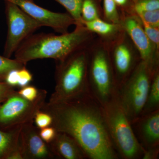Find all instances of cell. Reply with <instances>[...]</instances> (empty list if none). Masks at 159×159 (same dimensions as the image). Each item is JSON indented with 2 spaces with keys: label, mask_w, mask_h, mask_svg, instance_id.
I'll return each instance as SVG.
<instances>
[{
  "label": "cell",
  "mask_w": 159,
  "mask_h": 159,
  "mask_svg": "<svg viewBox=\"0 0 159 159\" xmlns=\"http://www.w3.org/2000/svg\"><path fill=\"white\" fill-rule=\"evenodd\" d=\"M51 115V126L74 138L88 158L117 159L102 113L91 94L63 102H45L41 109Z\"/></svg>",
  "instance_id": "1"
},
{
  "label": "cell",
  "mask_w": 159,
  "mask_h": 159,
  "mask_svg": "<svg viewBox=\"0 0 159 159\" xmlns=\"http://www.w3.org/2000/svg\"><path fill=\"white\" fill-rule=\"evenodd\" d=\"M84 25L60 35L33 34L22 43L14 53L15 58L25 65L34 60L51 58L59 61L70 54L87 48L97 37Z\"/></svg>",
  "instance_id": "2"
},
{
  "label": "cell",
  "mask_w": 159,
  "mask_h": 159,
  "mask_svg": "<svg viewBox=\"0 0 159 159\" xmlns=\"http://www.w3.org/2000/svg\"><path fill=\"white\" fill-rule=\"evenodd\" d=\"M87 48L55 61L56 84L48 102H63L91 94L88 76Z\"/></svg>",
  "instance_id": "3"
},
{
  "label": "cell",
  "mask_w": 159,
  "mask_h": 159,
  "mask_svg": "<svg viewBox=\"0 0 159 159\" xmlns=\"http://www.w3.org/2000/svg\"><path fill=\"white\" fill-rule=\"evenodd\" d=\"M87 51L90 90L102 105L113 99L118 91L108 46L97 36L88 47Z\"/></svg>",
  "instance_id": "4"
},
{
  "label": "cell",
  "mask_w": 159,
  "mask_h": 159,
  "mask_svg": "<svg viewBox=\"0 0 159 159\" xmlns=\"http://www.w3.org/2000/svg\"><path fill=\"white\" fill-rule=\"evenodd\" d=\"M101 106L109 135L119 157L142 159L145 149L135 134L130 120L119 101L118 93Z\"/></svg>",
  "instance_id": "5"
},
{
  "label": "cell",
  "mask_w": 159,
  "mask_h": 159,
  "mask_svg": "<svg viewBox=\"0 0 159 159\" xmlns=\"http://www.w3.org/2000/svg\"><path fill=\"white\" fill-rule=\"evenodd\" d=\"M159 68L141 60L127 79L118 89L119 101L131 123L142 115L154 73Z\"/></svg>",
  "instance_id": "6"
},
{
  "label": "cell",
  "mask_w": 159,
  "mask_h": 159,
  "mask_svg": "<svg viewBox=\"0 0 159 159\" xmlns=\"http://www.w3.org/2000/svg\"><path fill=\"white\" fill-rule=\"evenodd\" d=\"M47 92L39 89L34 101L27 100L16 91L0 106V125L12 130L34 122L35 115L45 103Z\"/></svg>",
  "instance_id": "7"
},
{
  "label": "cell",
  "mask_w": 159,
  "mask_h": 159,
  "mask_svg": "<svg viewBox=\"0 0 159 159\" xmlns=\"http://www.w3.org/2000/svg\"><path fill=\"white\" fill-rule=\"evenodd\" d=\"M5 3L8 29L3 56L11 58L22 43L43 26L15 4Z\"/></svg>",
  "instance_id": "8"
},
{
  "label": "cell",
  "mask_w": 159,
  "mask_h": 159,
  "mask_svg": "<svg viewBox=\"0 0 159 159\" xmlns=\"http://www.w3.org/2000/svg\"><path fill=\"white\" fill-rule=\"evenodd\" d=\"M107 45L119 89L142 59L139 51L125 31L116 39Z\"/></svg>",
  "instance_id": "9"
},
{
  "label": "cell",
  "mask_w": 159,
  "mask_h": 159,
  "mask_svg": "<svg viewBox=\"0 0 159 159\" xmlns=\"http://www.w3.org/2000/svg\"><path fill=\"white\" fill-rule=\"evenodd\" d=\"M4 1L15 4L29 16L40 23L43 26L52 28L57 33H67L69 28L71 25H76V21L68 13L50 11L38 6L33 0Z\"/></svg>",
  "instance_id": "10"
},
{
  "label": "cell",
  "mask_w": 159,
  "mask_h": 159,
  "mask_svg": "<svg viewBox=\"0 0 159 159\" xmlns=\"http://www.w3.org/2000/svg\"><path fill=\"white\" fill-rule=\"evenodd\" d=\"M121 13L120 25L139 51L141 59L153 64H159V50L147 37L139 16L136 14Z\"/></svg>",
  "instance_id": "11"
},
{
  "label": "cell",
  "mask_w": 159,
  "mask_h": 159,
  "mask_svg": "<svg viewBox=\"0 0 159 159\" xmlns=\"http://www.w3.org/2000/svg\"><path fill=\"white\" fill-rule=\"evenodd\" d=\"M39 129L33 122L23 125L20 132L19 144L24 159L54 158L48 144L42 139Z\"/></svg>",
  "instance_id": "12"
},
{
  "label": "cell",
  "mask_w": 159,
  "mask_h": 159,
  "mask_svg": "<svg viewBox=\"0 0 159 159\" xmlns=\"http://www.w3.org/2000/svg\"><path fill=\"white\" fill-rule=\"evenodd\" d=\"M131 124L145 150L159 148V109L142 115Z\"/></svg>",
  "instance_id": "13"
},
{
  "label": "cell",
  "mask_w": 159,
  "mask_h": 159,
  "mask_svg": "<svg viewBox=\"0 0 159 159\" xmlns=\"http://www.w3.org/2000/svg\"><path fill=\"white\" fill-rule=\"evenodd\" d=\"M48 145L55 157L65 159L88 158L77 141L64 133L57 132L54 140Z\"/></svg>",
  "instance_id": "14"
},
{
  "label": "cell",
  "mask_w": 159,
  "mask_h": 159,
  "mask_svg": "<svg viewBox=\"0 0 159 159\" xmlns=\"http://www.w3.org/2000/svg\"><path fill=\"white\" fill-rule=\"evenodd\" d=\"M83 25L107 44L116 39L124 31L121 25L107 22L102 19L83 22Z\"/></svg>",
  "instance_id": "15"
},
{
  "label": "cell",
  "mask_w": 159,
  "mask_h": 159,
  "mask_svg": "<svg viewBox=\"0 0 159 159\" xmlns=\"http://www.w3.org/2000/svg\"><path fill=\"white\" fill-rule=\"evenodd\" d=\"M22 126L7 131L0 130V158L6 159L9 154L17 148Z\"/></svg>",
  "instance_id": "16"
},
{
  "label": "cell",
  "mask_w": 159,
  "mask_h": 159,
  "mask_svg": "<svg viewBox=\"0 0 159 159\" xmlns=\"http://www.w3.org/2000/svg\"><path fill=\"white\" fill-rule=\"evenodd\" d=\"M159 109V68L154 73L142 115Z\"/></svg>",
  "instance_id": "17"
},
{
  "label": "cell",
  "mask_w": 159,
  "mask_h": 159,
  "mask_svg": "<svg viewBox=\"0 0 159 159\" xmlns=\"http://www.w3.org/2000/svg\"><path fill=\"white\" fill-rule=\"evenodd\" d=\"M102 0H83L81 8L83 22H89L98 19L103 20Z\"/></svg>",
  "instance_id": "18"
},
{
  "label": "cell",
  "mask_w": 159,
  "mask_h": 159,
  "mask_svg": "<svg viewBox=\"0 0 159 159\" xmlns=\"http://www.w3.org/2000/svg\"><path fill=\"white\" fill-rule=\"evenodd\" d=\"M102 11L104 20L120 25L122 14L114 0H103Z\"/></svg>",
  "instance_id": "19"
},
{
  "label": "cell",
  "mask_w": 159,
  "mask_h": 159,
  "mask_svg": "<svg viewBox=\"0 0 159 159\" xmlns=\"http://www.w3.org/2000/svg\"><path fill=\"white\" fill-rule=\"evenodd\" d=\"M63 6L76 22L75 26L83 25L81 8L83 0H55Z\"/></svg>",
  "instance_id": "20"
},
{
  "label": "cell",
  "mask_w": 159,
  "mask_h": 159,
  "mask_svg": "<svg viewBox=\"0 0 159 159\" xmlns=\"http://www.w3.org/2000/svg\"><path fill=\"white\" fill-rule=\"evenodd\" d=\"M25 67V65L15 58L12 59L0 55V81H5L6 75L10 71L20 70Z\"/></svg>",
  "instance_id": "21"
},
{
  "label": "cell",
  "mask_w": 159,
  "mask_h": 159,
  "mask_svg": "<svg viewBox=\"0 0 159 159\" xmlns=\"http://www.w3.org/2000/svg\"><path fill=\"white\" fill-rule=\"evenodd\" d=\"M136 14L143 11L159 9V0H133Z\"/></svg>",
  "instance_id": "22"
},
{
  "label": "cell",
  "mask_w": 159,
  "mask_h": 159,
  "mask_svg": "<svg viewBox=\"0 0 159 159\" xmlns=\"http://www.w3.org/2000/svg\"><path fill=\"white\" fill-rule=\"evenodd\" d=\"M137 15L142 21L154 28H159V9L143 11Z\"/></svg>",
  "instance_id": "23"
},
{
  "label": "cell",
  "mask_w": 159,
  "mask_h": 159,
  "mask_svg": "<svg viewBox=\"0 0 159 159\" xmlns=\"http://www.w3.org/2000/svg\"><path fill=\"white\" fill-rule=\"evenodd\" d=\"M34 121L36 127L39 129L51 126L52 118L51 115L43 111H39L35 115Z\"/></svg>",
  "instance_id": "24"
},
{
  "label": "cell",
  "mask_w": 159,
  "mask_h": 159,
  "mask_svg": "<svg viewBox=\"0 0 159 159\" xmlns=\"http://www.w3.org/2000/svg\"><path fill=\"white\" fill-rule=\"evenodd\" d=\"M141 22L147 37L157 48L159 50V28H154L142 20Z\"/></svg>",
  "instance_id": "25"
},
{
  "label": "cell",
  "mask_w": 159,
  "mask_h": 159,
  "mask_svg": "<svg viewBox=\"0 0 159 159\" xmlns=\"http://www.w3.org/2000/svg\"><path fill=\"white\" fill-rule=\"evenodd\" d=\"M39 92V89L35 87L28 85L21 88L18 93L25 99L32 101L37 98Z\"/></svg>",
  "instance_id": "26"
},
{
  "label": "cell",
  "mask_w": 159,
  "mask_h": 159,
  "mask_svg": "<svg viewBox=\"0 0 159 159\" xmlns=\"http://www.w3.org/2000/svg\"><path fill=\"white\" fill-rule=\"evenodd\" d=\"M19 81L18 86L21 88L29 85L33 79V75L26 67L18 70Z\"/></svg>",
  "instance_id": "27"
},
{
  "label": "cell",
  "mask_w": 159,
  "mask_h": 159,
  "mask_svg": "<svg viewBox=\"0 0 159 159\" xmlns=\"http://www.w3.org/2000/svg\"><path fill=\"white\" fill-rule=\"evenodd\" d=\"M120 12L127 14H135L133 0H114Z\"/></svg>",
  "instance_id": "28"
},
{
  "label": "cell",
  "mask_w": 159,
  "mask_h": 159,
  "mask_svg": "<svg viewBox=\"0 0 159 159\" xmlns=\"http://www.w3.org/2000/svg\"><path fill=\"white\" fill-rule=\"evenodd\" d=\"M40 136L47 144L51 143L55 138L57 131L53 126L39 129Z\"/></svg>",
  "instance_id": "29"
},
{
  "label": "cell",
  "mask_w": 159,
  "mask_h": 159,
  "mask_svg": "<svg viewBox=\"0 0 159 159\" xmlns=\"http://www.w3.org/2000/svg\"><path fill=\"white\" fill-rule=\"evenodd\" d=\"M16 92L13 87L7 84L5 81H0V102L5 101Z\"/></svg>",
  "instance_id": "30"
},
{
  "label": "cell",
  "mask_w": 159,
  "mask_h": 159,
  "mask_svg": "<svg viewBox=\"0 0 159 159\" xmlns=\"http://www.w3.org/2000/svg\"><path fill=\"white\" fill-rule=\"evenodd\" d=\"M19 70H13L10 71L6 75L5 82L12 87L18 86L19 81Z\"/></svg>",
  "instance_id": "31"
},
{
  "label": "cell",
  "mask_w": 159,
  "mask_h": 159,
  "mask_svg": "<svg viewBox=\"0 0 159 159\" xmlns=\"http://www.w3.org/2000/svg\"><path fill=\"white\" fill-rule=\"evenodd\" d=\"M159 148L144 150L142 159H157L158 158Z\"/></svg>",
  "instance_id": "32"
},
{
  "label": "cell",
  "mask_w": 159,
  "mask_h": 159,
  "mask_svg": "<svg viewBox=\"0 0 159 159\" xmlns=\"http://www.w3.org/2000/svg\"><path fill=\"white\" fill-rule=\"evenodd\" d=\"M7 159H24L22 152L20 148V144L13 151L9 154V156L6 158Z\"/></svg>",
  "instance_id": "33"
}]
</instances>
